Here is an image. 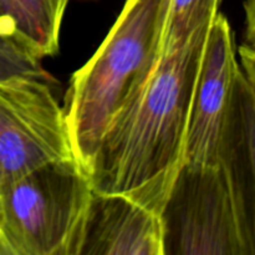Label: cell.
<instances>
[{
  "instance_id": "cell-7",
  "label": "cell",
  "mask_w": 255,
  "mask_h": 255,
  "mask_svg": "<svg viewBox=\"0 0 255 255\" xmlns=\"http://www.w3.org/2000/svg\"><path fill=\"white\" fill-rule=\"evenodd\" d=\"M77 255H163L161 218L125 196L92 191Z\"/></svg>"
},
{
  "instance_id": "cell-10",
  "label": "cell",
  "mask_w": 255,
  "mask_h": 255,
  "mask_svg": "<svg viewBox=\"0 0 255 255\" xmlns=\"http://www.w3.org/2000/svg\"><path fill=\"white\" fill-rule=\"evenodd\" d=\"M221 0H167L161 54L186 44L198 30L211 25Z\"/></svg>"
},
{
  "instance_id": "cell-4",
  "label": "cell",
  "mask_w": 255,
  "mask_h": 255,
  "mask_svg": "<svg viewBox=\"0 0 255 255\" xmlns=\"http://www.w3.org/2000/svg\"><path fill=\"white\" fill-rule=\"evenodd\" d=\"M159 218L163 255L255 254V226L221 164L183 163Z\"/></svg>"
},
{
  "instance_id": "cell-8",
  "label": "cell",
  "mask_w": 255,
  "mask_h": 255,
  "mask_svg": "<svg viewBox=\"0 0 255 255\" xmlns=\"http://www.w3.org/2000/svg\"><path fill=\"white\" fill-rule=\"evenodd\" d=\"M254 82L239 69L219 142L218 164L231 179L247 219L255 226Z\"/></svg>"
},
{
  "instance_id": "cell-1",
  "label": "cell",
  "mask_w": 255,
  "mask_h": 255,
  "mask_svg": "<svg viewBox=\"0 0 255 255\" xmlns=\"http://www.w3.org/2000/svg\"><path fill=\"white\" fill-rule=\"evenodd\" d=\"M209 25L161 54L147 81L105 129L89 169L92 191L161 214L184 163L187 129Z\"/></svg>"
},
{
  "instance_id": "cell-6",
  "label": "cell",
  "mask_w": 255,
  "mask_h": 255,
  "mask_svg": "<svg viewBox=\"0 0 255 255\" xmlns=\"http://www.w3.org/2000/svg\"><path fill=\"white\" fill-rule=\"evenodd\" d=\"M239 69L231 25L218 12L207 32L192 99L184 149L186 164H218L222 129Z\"/></svg>"
},
{
  "instance_id": "cell-2",
  "label": "cell",
  "mask_w": 255,
  "mask_h": 255,
  "mask_svg": "<svg viewBox=\"0 0 255 255\" xmlns=\"http://www.w3.org/2000/svg\"><path fill=\"white\" fill-rule=\"evenodd\" d=\"M166 2L126 0L99 50L72 75L65 120L72 153L86 173L105 129L161 57Z\"/></svg>"
},
{
  "instance_id": "cell-9",
  "label": "cell",
  "mask_w": 255,
  "mask_h": 255,
  "mask_svg": "<svg viewBox=\"0 0 255 255\" xmlns=\"http://www.w3.org/2000/svg\"><path fill=\"white\" fill-rule=\"evenodd\" d=\"M70 0H0V36L39 59L59 51L61 22Z\"/></svg>"
},
{
  "instance_id": "cell-11",
  "label": "cell",
  "mask_w": 255,
  "mask_h": 255,
  "mask_svg": "<svg viewBox=\"0 0 255 255\" xmlns=\"http://www.w3.org/2000/svg\"><path fill=\"white\" fill-rule=\"evenodd\" d=\"M40 60L11 40L0 36V80L17 75L45 74Z\"/></svg>"
},
{
  "instance_id": "cell-3",
  "label": "cell",
  "mask_w": 255,
  "mask_h": 255,
  "mask_svg": "<svg viewBox=\"0 0 255 255\" xmlns=\"http://www.w3.org/2000/svg\"><path fill=\"white\" fill-rule=\"evenodd\" d=\"M92 187L71 158L0 188V255H77Z\"/></svg>"
},
{
  "instance_id": "cell-5",
  "label": "cell",
  "mask_w": 255,
  "mask_h": 255,
  "mask_svg": "<svg viewBox=\"0 0 255 255\" xmlns=\"http://www.w3.org/2000/svg\"><path fill=\"white\" fill-rule=\"evenodd\" d=\"M71 157L64 107L46 72L0 80V188L44 164Z\"/></svg>"
}]
</instances>
